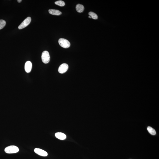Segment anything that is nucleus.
Here are the masks:
<instances>
[{"instance_id": "obj_2", "label": "nucleus", "mask_w": 159, "mask_h": 159, "mask_svg": "<svg viewBox=\"0 0 159 159\" xmlns=\"http://www.w3.org/2000/svg\"><path fill=\"white\" fill-rule=\"evenodd\" d=\"M58 43L62 47L65 48H69L71 46V43L69 41L64 38H60L58 40Z\"/></svg>"}, {"instance_id": "obj_5", "label": "nucleus", "mask_w": 159, "mask_h": 159, "mask_svg": "<svg viewBox=\"0 0 159 159\" xmlns=\"http://www.w3.org/2000/svg\"><path fill=\"white\" fill-rule=\"evenodd\" d=\"M68 69V66L66 63H63L60 65L58 69V71L61 74L66 73Z\"/></svg>"}, {"instance_id": "obj_8", "label": "nucleus", "mask_w": 159, "mask_h": 159, "mask_svg": "<svg viewBox=\"0 0 159 159\" xmlns=\"http://www.w3.org/2000/svg\"><path fill=\"white\" fill-rule=\"evenodd\" d=\"M55 136L56 138L61 140H64L66 139V135L62 133H57L55 134Z\"/></svg>"}, {"instance_id": "obj_9", "label": "nucleus", "mask_w": 159, "mask_h": 159, "mask_svg": "<svg viewBox=\"0 0 159 159\" xmlns=\"http://www.w3.org/2000/svg\"><path fill=\"white\" fill-rule=\"evenodd\" d=\"M50 14L56 16H59L62 14L61 12L59 10L53 9H50L48 11Z\"/></svg>"}, {"instance_id": "obj_10", "label": "nucleus", "mask_w": 159, "mask_h": 159, "mask_svg": "<svg viewBox=\"0 0 159 159\" xmlns=\"http://www.w3.org/2000/svg\"><path fill=\"white\" fill-rule=\"evenodd\" d=\"M76 9L78 12L81 13L83 12L84 10V7L83 5L78 4L76 6Z\"/></svg>"}, {"instance_id": "obj_12", "label": "nucleus", "mask_w": 159, "mask_h": 159, "mask_svg": "<svg viewBox=\"0 0 159 159\" xmlns=\"http://www.w3.org/2000/svg\"><path fill=\"white\" fill-rule=\"evenodd\" d=\"M89 16L91 17L92 18L94 19H97L98 18V16L95 13L92 12H90L89 13Z\"/></svg>"}, {"instance_id": "obj_7", "label": "nucleus", "mask_w": 159, "mask_h": 159, "mask_svg": "<svg viewBox=\"0 0 159 159\" xmlns=\"http://www.w3.org/2000/svg\"><path fill=\"white\" fill-rule=\"evenodd\" d=\"M32 63L31 61L26 62L25 65V71L27 73H29L31 71L32 68Z\"/></svg>"}, {"instance_id": "obj_16", "label": "nucleus", "mask_w": 159, "mask_h": 159, "mask_svg": "<svg viewBox=\"0 0 159 159\" xmlns=\"http://www.w3.org/2000/svg\"><path fill=\"white\" fill-rule=\"evenodd\" d=\"M88 18H92L90 16H88Z\"/></svg>"}, {"instance_id": "obj_13", "label": "nucleus", "mask_w": 159, "mask_h": 159, "mask_svg": "<svg viewBox=\"0 0 159 159\" xmlns=\"http://www.w3.org/2000/svg\"><path fill=\"white\" fill-rule=\"evenodd\" d=\"M55 4L60 6H63L65 5V3L63 1H58L55 2Z\"/></svg>"}, {"instance_id": "obj_11", "label": "nucleus", "mask_w": 159, "mask_h": 159, "mask_svg": "<svg viewBox=\"0 0 159 159\" xmlns=\"http://www.w3.org/2000/svg\"><path fill=\"white\" fill-rule=\"evenodd\" d=\"M147 130L150 134L153 135H155L156 134V132L155 130L150 126H148L147 128Z\"/></svg>"}, {"instance_id": "obj_1", "label": "nucleus", "mask_w": 159, "mask_h": 159, "mask_svg": "<svg viewBox=\"0 0 159 159\" xmlns=\"http://www.w3.org/2000/svg\"><path fill=\"white\" fill-rule=\"evenodd\" d=\"M19 149L15 145H11L6 147L5 149V151L8 154L15 153H18Z\"/></svg>"}, {"instance_id": "obj_4", "label": "nucleus", "mask_w": 159, "mask_h": 159, "mask_svg": "<svg viewBox=\"0 0 159 159\" xmlns=\"http://www.w3.org/2000/svg\"><path fill=\"white\" fill-rule=\"evenodd\" d=\"M31 21V17H28L27 18L18 26V29L20 30L28 26L30 24Z\"/></svg>"}, {"instance_id": "obj_3", "label": "nucleus", "mask_w": 159, "mask_h": 159, "mask_svg": "<svg viewBox=\"0 0 159 159\" xmlns=\"http://www.w3.org/2000/svg\"><path fill=\"white\" fill-rule=\"evenodd\" d=\"M42 61L45 64L48 63L50 60V57L49 52L47 51H44L42 53L41 56Z\"/></svg>"}, {"instance_id": "obj_15", "label": "nucleus", "mask_w": 159, "mask_h": 159, "mask_svg": "<svg viewBox=\"0 0 159 159\" xmlns=\"http://www.w3.org/2000/svg\"><path fill=\"white\" fill-rule=\"evenodd\" d=\"M17 1L18 3H21L22 1L21 0H18Z\"/></svg>"}, {"instance_id": "obj_14", "label": "nucleus", "mask_w": 159, "mask_h": 159, "mask_svg": "<svg viewBox=\"0 0 159 159\" xmlns=\"http://www.w3.org/2000/svg\"><path fill=\"white\" fill-rule=\"evenodd\" d=\"M6 22L4 20H0V30L3 29L6 25Z\"/></svg>"}, {"instance_id": "obj_6", "label": "nucleus", "mask_w": 159, "mask_h": 159, "mask_svg": "<svg viewBox=\"0 0 159 159\" xmlns=\"http://www.w3.org/2000/svg\"><path fill=\"white\" fill-rule=\"evenodd\" d=\"M35 153L37 154L42 156L46 157L47 156V153L44 150L38 148H36L34 150Z\"/></svg>"}]
</instances>
